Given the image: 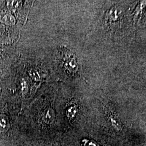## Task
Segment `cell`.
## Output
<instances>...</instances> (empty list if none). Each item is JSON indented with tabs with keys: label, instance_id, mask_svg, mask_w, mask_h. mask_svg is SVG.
<instances>
[{
	"label": "cell",
	"instance_id": "obj_1",
	"mask_svg": "<svg viewBox=\"0 0 146 146\" xmlns=\"http://www.w3.org/2000/svg\"><path fill=\"white\" fill-rule=\"evenodd\" d=\"M61 66L68 73L78 74L80 66L75 55L68 49H61Z\"/></svg>",
	"mask_w": 146,
	"mask_h": 146
},
{
	"label": "cell",
	"instance_id": "obj_2",
	"mask_svg": "<svg viewBox=\"0 0 146 146\" xmlns=\"http://www.w3.org/2000/svg\"><path fill=\"white\" fill-rule=\"evenodd\" d=\"M0 21L7 25L13 26L15 23V19L10 13H5L0 15Z\"/></svg>",
	"mask_w": 146,
	"mask_h": 146
},
{
	"label": "cell",
	"instance_id": "obj_3",
	"mask_svg": "<svg viewBox=\"0 0 146 146\" xmlns=\"http://www.w3.org/2000/svg\"><path fill=\"white\" fill-rule=\"evenodd\" d=\"M10 125L7 116L3 114L0 115V132L4 133L9 129Z\"/></svg>",
	"mask_w": 146,
	"mask_h": 146
},
{
	"label": "cell",
	"instance_id": "obj_4",
	"mask_svg": "<svg viewBox=\"0 0 146 146\" xmlns=\"http://www.w3.org/2000/svg\"><path fill=\"white\" fill-rule=\"evenodd\" d=\"M54 118H55L54 111L51 108L47 110L43 116V120L47 124H50L52 123L54 120Z\"/></svg>",
	"mask_w": 146,
	"mask_h": 146
},
{
	"label": "cell",
	"instance_id": "obj_5",
	"mask_svg": "<svg viewBox=\"0 0 146 146\" xmlns=\"http://www.w3.org/2000/svg\"><path fill=\"white\" fill-rule=\"evenodd\" d=\"M22 5L21 1H10L7 3V6L8 8L11 10H16L19 9Z\"/></svg>",
	"mask_w": 146,
	"mask_h": 146
},
{
	"label": "cell",
	"instance_id": "obj_6",
	"mask_svg": "<svg viewBox=\"0 0 146 146\" xmlns=\"http://www.w3.org/2000/svg\"><path fill=\"white\" fill-rule=\"evenodd\" d=\"M76 108L75 107L72 106L68 108L66 114L69 118H73L76 114Z\"/></svg>",
	"mask_w": 146,
	"mask_h": 146
},
{
	"label": "cell",
	"instance_id": "obj_7",
	"mask_svg": "<svg viewBox=\"0 0 146 146\" xmlns=\"http://www.w3.org/2000/svg\"><path fill=\"white\" fill-rule=\"evenodd\" d=\"M29 74L31 78L35 81H38L40 79L38 73H37V72L35 70H31L29 72Z\"/></svg>",
	"mask_w": 146,
	"mask_h": 146
},
{
	"label": "cell",
	"instance_id": "obj_8",
	"mask_svg": "<svg viewBox=\"0 0 146 146\" xmlns=\"http://www.w3.org/2000/svg\"><path fill=\"white\" fill-rule=\"evenodd\" d=\"M88 146H97V145H96L94 142H90L89 143Z\"/></svg>",
	"mask_w": 146,
	"mask_h": 146
}]
</instances>
